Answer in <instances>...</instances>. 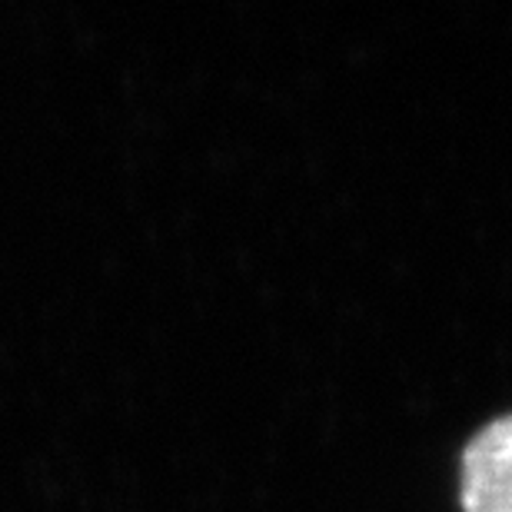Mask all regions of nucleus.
<instances>
[{"label": "nucleus", "mask_w": 512, "mask_h": 512, "mask_svg": "<svg viewBox=\"0 0 512 512\" xmlns=\"http://www.w3.org/2000/svg\"><path fill=\"white\" fill-rule=\"evenodd\" d=\"M463 512H512V413L486 423L459 456Z\"/></svg>", "instance_id": "nucleus-1"}]
</instances>
